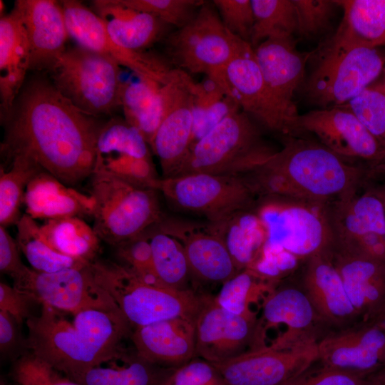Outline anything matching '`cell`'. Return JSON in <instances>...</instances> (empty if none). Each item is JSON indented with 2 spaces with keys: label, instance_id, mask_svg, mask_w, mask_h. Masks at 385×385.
I'll use <instances>...</instances> for the list:
<instances>
[{
  "label": "cell",
  "instance_id": "cell-2",
  "mask_svg": "<svg viewBox=\"0 0 385 385\" xmlns=\"http://www.w3.org/2000/svg\"><path fill=\"white\" fill-rule=\"evenodd\" d=\"M283 147L242 175L260 198L331 203L360 186L363 170L320 143L283 136Z\"/></svg>",
  "mask_w": 385,
  "mask_h": 385
},
{
  "label": "cell",
  "instance_id": "cell-56",
  "mask_svg": "<svg viewBox=\"0 0 385 385\" xmlns=\"http://www.w3.org/2000/svg\"><path fill=\"white\" fill-rule=\"evenodd\" d=\"M374 322H379L385 325V303L378 317Z\"/></svg>",
  "mask_w": 385,
  "mask_h": 385
},
{
  "label": "cell",
  "instance_id": "cell-27",
  "mask_svg": "<svg viewBox=\"0 0 385 385\" xmlns=\"http://www.w3.org/2000/svg\"><path fill=\"white\" fill-rule=\"evenodd\" d=\"M331 259L359 317L375 321L385 303V264L334 248Z\"/></svg>",
  "mask_w": 385,
  "mask_h": 385
},
{
  "label": "cell",
  "instance_id": "cell-51",
  "mask_svg": "<svg viewBox=\"0 0 385 385\" xmlns=\"http://www.w3.org/2000/svg\"><path fill=\"white\" fill-rule=\"evenodd\" d=\"M298 259L284 250L267 244L260 257L251 268L263 276L279 282L298 264Z\"/></svg>",
  "mask_w": 385,
  "mask_h": 385
},
{
  "label": "cell",
  "instance_id": "cell-40",
  "mask_svg": "<svg viewBox=\"0 0 385 385\" xmlns=\"http://www.w3.org/2000/svg\"><path fill=\"white\" fill-rule=\"evenodd\" d=\"M16 226V243L33 270L52 273L69 268H81L89 264L54 250L45 239L41 226L27 214L21 215Z\"/></svg>",
  "mask_w": 385,
  "mask_h": 385
},
{
  "label": "cell",
  "instance_id": "cell-43",
  "mask_svg": "<svg viewBox=\"0 0 385 385\" xmlns=\"http://www.w3.org/2000/svg\"><path fill=\"white\" fill-rule=\"evenodd\" d=\"M383 78L352 98L347 107L379 142L385 151V68Z\"/></svg>",
  "mask_w": 385,
  "mask_h": 385
},
{
  "label": "cell",
  "instance_id": "cell-36",
  "mask_svg": "<svg viewBox=\"0 0 385 385\" xmlns=\"http://www.w3.org/2000/svg\"><path fill=\"white\" fill-rule=\"evenodd\" d=\"M189 87L193 102L191 147L227 116L241 108L234 97L210 76L200 82L191 78Z\"/></svg>",
  "mask_w": 385,
  "mask_h": 385
},
{
  "label": "cell",
  "instance_id": "cell-38",
  "mask_svg": "<svg viewBox=\"0 0 385 385\" xmlns=\"http://www.w3.org/2000/svg\"><path fill=\"white\" fill-rule=\"evenodd\" d=\"M278 282L253 269L246 268L222 283L214 299L218 305L234 314L257 317L252 305L260 301L263 303Z\"/></svg>",
  "mask_w": 385,
  "mask_h": 385
},
{
  "label": "cell",
  "instance_id": "cell-52",
  "mask_svg": "<svg viewBox=\"0 0 385 385\" xmlns=\"http://www.w3.org/2000/svg\"><path fill=\"white\" fill-rule=\"evenodd\" d=\"M34 302L26 294L14 286L0 283V310L9 313L19 325L30 315V304Z\"/></svg>",
  "mask_w": 385,
  "mask_h": 385
},
{
  "label": "cell",
  "instance_id": "cell-32",
  "mask_svg": "<svg viewBox=\"0 0 385 385\" xmlns=\"http://www.w3.org/2000/svg\"><path fill=\"white\" fill-rule=\"evenodd\" d=\"M136 76L137 80L121 81L120 108L123 118L141 133L150 145L165 115L171 83L170 79L161 84Z\"/></svg>",
  "mask_w": 385,
  "mask_h": 385
},
{
  "label": "cell",
  "instance_id": "cell-35",
  "mask_svg": "<svg viewBox=\"0 0 385 385\" xmlns=\"http://www.w3.org/2000/svg\"><path fill=\"white\" fill-rule=\"evenodd\" d=\"M209 224L223 240L238 272L252 268L268 242L266 225L254 209L238 212L223 222Z\"/></svg>",
  "mask_w": 385,
  "mask_h": 385
},
{
  "label": "cell",
  "instance_id": "cell-53",
  "mask_svg": "<svg viewBox=\"0 0 385 385\" xmlns=\"http://www.w3.org/2000/svg\"><path fill=\"white\" fill-rule=\"evenodd\" d=\"M16 240L6 227L0 226V270L1 273L15 277L25 266L22 262Z\"/></svg>",
  "mask_w": 385,
  "mask_h": 385
},
{
  "label": "cell",
  "instance_id": "cell-14",
  "mask_svg": "<svg viewBox=\"0 0 385 385\" xmlns=\"http://www.w3.org/2000/svg\"><path fill=\"white\" fill-rule=\"evenodd\" d=\"M359 188L329 203L334 249L385 264V208L379 192Z\"/></svg>",
  "mask_w": 385,
  "mask_h": 385
},
{
  "label": "cell",
  "instance_id": "cell-10",
  "mask_svg": "<svg viewBox=\"0 0 385 385\" xmlns=\"http://www.w3.org/2000/svg\"><path fill=\"white\" fill-rule=\"evenodd\" d=\"M163 40L165 57L171 66L205 75L224 68L247 43L228 31L213 3L208 1L190 22Z\"/></svg>",
  "mask_w": 385,
  "mask_h": 385
},
{
  "label": "cell",
  "instance_id": "cell-54",
  "mask_svg": "<svg viewBox=\"0 0 385 385\" xmlns=\"http://www.w3.org/2000/svg\"><path fill=\"white\" fill-rule=\"evenodd\" d=\"M17 322L9 313L0 310V350L8 353L16 344L18 339Z\"/></svg>",
  "mask_w": 385,
  "mask_h": 385
},
{
  "label": "cell",
  "instance_id": "cell-12",
  "mask_svg": "<svg viewBox=\"0 0 385 385\" xmlns=\"http://www.w3.org/2000/svg\"><path fill=\"white\" fill-rule=\"evenodd\" d=\"M213 78L260 126L282 137L301 133L298 121L280 106L267 88L250 43Z\"/></svg>",
  "mask_w": 385,
  "mask_h": 385
},
{
  "label": "cell",
  "instance_id": "cell-19",
  "mask_svg": "<svg viewBox=\"0 0 385 385\" xmlns=\"http://www.w3.org/2000/svg\"><path fill=\"white\" fill-rule=\"evenodd\" d=\"M257 319L234 314L204 296L195 319L196 356L217 364L252 350Z\"/></svg>",
  "mask_w": 385,
  "mask_h": 385
},
{
  "label": "cell",
  "instance_id": "cell-15",
  "mask_svg": "<svg viewBox=\"0 0 385 385\" xmlns=\"http://www.w3.org/2000/svg\"><path fill=\"white\" fill-rule=\"evenodd\" d=\"M150 149L141 133L124 118H110L98 135L94 170L106 172L136 187L157 190L160 178Z\"/></svg>",
  "mask_w": 385,
  "mask_h": 385
},
{
  "label": "cell",
  "instance_id": "cell-23",
  "mask_svg": "<svg viewBox=\"0 0 385 385\" xmlns=\"http://www.w3.org/2000/svg\"><path fill=\"white\" fill-rule=\"evenodd\" d=\"M14 8L30 47L29 71L48 73L67 49L70 37L61 4L54 0H16Z\"/></svg>",
  "mask_w": 385,
  "mask_h": 385
},
{
  "label": "cell",
  "instance_id": "cell-29",
  "mask_svg": "<svg viewBox=\"0 0 385 385\" xmlns=\"http://www.w3.org/2000/svg\"><path fill=\"white\" fill-rule=\"evenodd\" d=\"M30 47L22 20L13 8L0 19V118L3 124L25 84Z\"/></svg>",
  "mask_w": 385,
  "mask_h": 385
},
{
  "label": "cell",
  "instance_id": "cell-48",
  "mask_svg": "<svg viewBox=\"0 0 385 385\" xmlns=\"http://www.w3.org/2000/svg\"><path fill=\"white\" fill-rule=\"evenodd\" d=\"M292 1L297 15V33L307 38L318 35L329 26L337 5L330 0Z\"/></svg>",
  "mask_w": 385,
  "mask_h": 385
},
{
  "label": "cell",
  "instance_id": "cell-39",
  "mask_svg": "<svg viewBox=\"0 0 385 385\" xmlns=\"http://www.w3.org/2000/svg\"><path fill=\"white\" fill-rule=\"evenodd\" d=\"M156 225L145 233L149 238L159 280L164 286L173 289L190 290L188 284L193 277L183 244Z\"/></svg>",
  "mask_w": 385,
  "mask_h": 385
},
{
  "label": "cell",
  "instance_id": "cell-24",
  "mask_svg": "<svg viewBox=\"0 0 385 385\" xmlns=\"http://www.w3.org/2000/svg\"><path fill=\"white\" fill-rule=\"evenodd\" d=\"M156 226L183 244L194 278L222 284L238 272L223 240L209 223L197 227L163 217Z\"/></svg>",
  "mask_w": 385,
  "mask_h": 385
},
{
  "label": "cell",
  "instance_id": "cell-7",
  "mask_svg": "<svg viewBox=\"0 0 385 385\" xmlns=\"http://www.w3.org/2000/svg\"><path fill=\"white\" fill-rule=\"evenodd\" d=\"M48 73L63 96L91 115H112L120 108V66L104 55L77 45Z\"/></svg>",
  "mask_w": 385,
  "mask_h": 385
},
{
  "label": "cell",
  "instance_id": "cell-26",
  "mask_svg": "<svg viewBox=\"0 0 385 385\" xmlns=\"http://www.w3.org/2000/svg\"><path fill=\"white\" fill-rule=\"evenodd\" d=\"M138 356L155 366L177 368L196 356L195 319L176 317L134 328Z\"/></svg>",
  "mask_w": 385,
  "mask_h": 385
},
{
  "label": "cell",
  "instance_id": "cell-21",
  "mask_svg": "<svg viewBox=\"0 0 385 385\" xmlns=\"http://www.w3.org/2000/svg\"><path fill=\"white\" fill-rule=\"evenodd\" d=\"M318 360L367 376L385 366V325L372 322L331 333L317 342Z\"/></svg>",
  "mask_w": 385,
  "mask_h": 385
},
{
  "label": "cell",
  "instance_id": "cell-17",
  "mask_svg": "<svg viewBox=\"0 0 385 385\" xmlns=\"http://www.w3.org/2000/svg\"><path fill=\"white\" fill-rule=\"evenodd\" d=\"M317 342L267 346L214 365L228 385H284L317 361Z\"/></svg>",
  "mask_w": 385,
  "mask_h": 385
},
{
  "label": "cell",
  "instance_id": "cell-50",
  "mask_svg": "<svg viewBox=\"0 0 385 385\" xmlns=\"http://www.w3.org/2000/svg\"><path fill=\"white\" fill-rule=\"evenodd\" d=\"M284 385H364L366 376L327 366L317 361Z\"/></svg>",
  "mask_w": 385,
  "mask_h": 385
},
{
  "label": "cell",
  "instance_id": "cell-16",
  "mask_svg": "<svg viewBox=\"0 0 385 385\" xmlns=\"http://www.w3.org/2000/svg\"><path fill=\"white\" fill-rule=\"evenodd\" d=\"M60 2L69 36L78 46L104 55L139 76L161 84L170 79L174 68L165 57L145 51H130L120 47L112 40L94 11L79 1Z\"/></svg>",
  "mask_w": 385,
  "mask_h": 385
},
{
  "label": "cell",
  "instance_id": "cell-20",
  "mask_svg": "<svg viewBox=\"0 0 385 385\" xmlns=\"http://www.w3.org/2000/svg\"><path fill=\"white\" fill-rule=\"evenodd\" d=\"M321 322L304 290L277 286L262 306L252 350L264 346L268 330L282 326L285 327V332L270 346L287 348L318 342L317 327Z\"/></svg>",
  "mask_w": 385,
  "mask_h": 385
},
{
  "label": "cell",
  "instance_id": "cell-11",
  "mask_svg": "<svg viewBox=\"0 0 385 385\" xmlns=\"http://www.w3.org/2000/svg\"><path fill=\"white\" fill-rule=\"evenodd\" d=\"M385 68L378 48L327 44L305 87L308 100L322 108L348 103L374 82Z\"/></svg>",
  "mask_w": 385,
  "mask_h": 385
},
{
  "label": "cell",
  "instance_id": "cell-41",
  "mask_svg": "<svg viewBox=\"0 0 385 385\" xmlns=\"http://www.w3.org/2000/svg\"><path fill=\"white\" fill-rule=\"evenodd\" d=\"M9 170L1 167L0 226L16 224L21 215L26 188L31 180L43 170L31 158L17 155L6 160Z\"/></svg>",
  "mask_w": 385,
  "mask_h": 385
},
{
  "label": "cell",
  "instance_id": "cell-22",
  "mask_svg": "<svg viewBox=\"0 0 385 385\" xmlns=\"http://www.w3.org/2000/svg\"><path fill=\"white\" fill-rule=\"evenodd\" d=\"M190 78L185 71L175 68L166 113L150 144L159 160L162 178L175 175L191 145L193 102L189 87Z\"/></svg>",
  "mask_w": 385,
  "mask_h": 385
},
{
  "label": "cell",
  "instance_id": "cell-59",
  "mask_svg": "<svg viewBox=\"0 0 385 385\" xmlns=\"http://www.w3.org/2000/svg\"><path fill=\"white\" fill-rule=\"evenodd\" d=\"M0 385H10L5 380L1 379Z\"/></svg>",
  "mask_w": 385,
  "mask_h": 385
},
{
  "label": "cell",
  "instance_id": "cell-47",
  "mask_svg": "<svg viewBox=\"0 0 385 385\" xmlns=\"http://www.w3.org/2000/svg\"><path fill=\"white\" fill-rule=\"evenodd\" d=\"M158 385H228L212 363L195 357L164 374Z\"/></svg>",
  "mask_w": 385,
  "mask_h": 385
},
{
  "label": "cell",
  "instance_id": "cell-3",
  "mask_svg": "<svg viewBox=\"0 0 385 385\" xmlns=\"http://www.w3.org/2000/svg\"><path fill=\"white\" fill-rule=\"evenodd\" d=\"M42 306L26 320L29 352L72 379L97 365L130 334L119 309H86L73 314Z\"/></svg>",
  "mask_w": 385,
  "mask_h": 385
},
{
  "label": "cell",
  "instance_id": "cell-37",
  "mask_svg": "<svg viewBox=\"0 0 385 385\" xmlns=\"http://www.w3.org/2000/svg\"><path fill=\"white\" fill-rule=\"evenodd\" d=\"M41 230L48 244L58 252L86 263L97 259L101 240L82 218L47 220Z\"/></svg>",
  "mask_w": 385,
  "mask_h": 385
},
{
  "label": "cell",
  "instance_id": "cell-46",
  "mask_svg": "<svg viewBox=\"0 0 385 385\" xmlns=\"http://www.w3.org/2000/svg\"><path fill=\"white\" fill-rule=\"evenodd\" d=\"M12 376L16 385H82L30 352L17 359Z\"/></svg>",
  "mask_w": 385,
  "mask_h": 385
},
{
  "label": "cell",
  "instance_id": "cell-28",
  "mask_svg": "<svg viewBox=\"0 0 385 385\" xmlns=\"http://www.w3.org/2000/svg\"><path fill=\"white\" fill-rule=\"evenodd\" d=\"M331 254L317 255L307 259L303 290L323 323L347 328L359 317L332 261Z\"/></svg>",
  "mask_w": 385,
  "mask_h": 385
},
{
  "label": "cell",
  "instance_id": "cell-18",
  "mask_svg": "<svg viewBox=\"0 0 385 385\" xmlns=\"http://www.w3.org/2000/svg\"><path fill=\"white\" fill-rule=\"evenodd\" d=\"M300 132L314 134L322 145L342 158L383 163L379 142L346 106L314 110L299 115Z\"/></svg>",
  "mask_w": 385,
  "mask_h": 385
},
{
  "label": "cell",
  "instance_id": "cell-34",
  "mask_svg": "<svg viewBox=\"0 0 385 385\" xmlns=\"http://www.w3.org/2000/svg\"><path fill=\"white\" fill-rule=\"evenodd\" d=\"M164 374L120 345L97 365L71 379L82 385H158Z\"/></svg>",
  "mask_w": 385,
  "mask_h": 385
},
{
  "label": "cell",
  "instance_id": "cell-30",
  "mask_svg": "<svg viewBox=\"0 0 385 385\" xmlns=\"http://www.w3.org/2000/svg\"><path fill=\"white\" fill-rule=\"evenodd\" d=\"M94 12L112 40L130 51L142 52L170 33V26L154 15L130 9L119 0L93 1Z\"/></svg>",
  "mask_w": 385,
  "mask_h": 385
},
{
  "label": "cell",
  "instance_id": "cell-5",
  "mask_svg": "<svg viewBox=\"0 0 385 385\" xmlns=\"http://www.w3.org/2000/svg\"><path fill=\"white\" fill-rule=\"evenodd\" d=\"M274 152L264 143L260 125L239 110L191 146L173 177L194 173L242 176Z\"/></svg>",
  "mask_w": 385,
  "mask_h": 385
},
{
  "label": "cell",
  "instance_id": "cell-57",
  "mask_svg": "<svg viewBox=\"0 0 385 385\" xmlns=\"http://www.w3.org/2000/svg\"><path fill=\"white\" fill-rule=\"evenodd\" d=\"M379 193L383 200V203L385 208V186L383 188V189L381 191L379 192Z\"/></svg>",
  "mask_w": 385,
  "mask_h": 385
},
{
  "label": "cell",
  "instance_id": "cell-49",
  "mask_svg": "<svg viewBox=\"0 0 385 385\" xmlns=\"http://www.w3.org/2000/svg\"><path fill=\"white\" fill-rule=\"evenodd\" d=\"M212 3L228 31L250 43L255 22L251 0H213Z\"/></svg>",
  "mask_w": 385,
  "mask_h": 385
},
{
  "label": "cell",
  "instance_id": "cell-55",
  "mask_svg": "<svg viewBox=\"0 0 385 385\" xmlns=\"http://www.w3.org/2000/svg\"><path fill=\"white\" fill-rule=\"evenodd\" d=\"M364 385H385V366L367 376Z\"/></svg>",
  "mask_w": 385,
  "mask_h": 385
},
{
  "label": "cell",
  "instance_id": "cell-25",
  "mask_svg": "<svg viewBox=\"0 0 385 385\" xmlns=\"http://www.w3.org/2000/svg\"><path fill=\"white\" fill-rule=\"evenodd\" d=\"M254 51L270 91L280 106L298 121L294 96L304 79L310 53L297 49L294 36L268 38Z\"/></svg>",
  "mask_w": 385,
  "mask_h": 385
},
{
  "label": "cell",
  "instance_id": "cell-1",
  "mask_svg": "<svg viewBox=\"0 0 385 385\" xmlns=\"http://www.w3.org/2000/svg\"><path fill=\"white\" fill-rule=\"evenodd\" d=\"M103 123L63 96L49 78L37 76L25 83L3 123L1 152L6 160L27 156L66 185H75L94 171Z\"/></svg>",
  "mask_w": 385,
  "mask_h": 385
},
{
  "label": "cell",
  "instance_id": "cell-45",
  "mask_svg": "<svg viewBox=\"0 0 385 385\" xmlns=\"http://www.w3.org/2000/svg\"><path fill=\"white\" fill-rule=\"evenodd\" d=\"M115 247L120 264L143 280L153 284L164 286L155 272L152 250L145 232Z\"/></svg>",
  "mask_w": 385,
  "mask_h": 385
},
{
  "label": "cell",
  "instance_id": "cell-31",
  "mask_svg": "<svg viewBox=\"0 0 385 385\" xmlns=\"http://www.w3.org/2000/svg\"><path fill=\"white\" fill-rule=\"evenodd\" d=\"M26 214L33 219L93 216L95 200L43 170L29 183L24 197Z\"/></svg>",
  "mask_w": 385,
  "mask_h": 385
},
{
  "label": "cell",
  "instance_id": "cell-9",
  "mask_svg": "<svg viewBox=\"0 0 385 385\" xmlns=\"http://www.w3.org/2000/svg\"><path fill=\"white\" fill-rule=\"evenodd\" d=\"M157 191L175 210L202 217L211 224L254 209L260 199L242 176L208 173L161 178Z\"/></svg>",
  "mask_w": 385,
  "mask_h": 385
},
{
  "label": "cell",
  "instance_id": "cell-33",
  "mask_svg": "<svg viewBox=\"0 0 385 385\" xmlns=\"http://www.w3.org/2000/svg\"><path fill=\"white\" fill-rule=\"evenodd\" d=\"M335 1L342 7L344 17L329 43L366 48L385 45V0Z\"/></svg>",
  "mask_w": 385,
  "mask_h": 385
},
{
  "label": "cell",
  "instance_id": "cell-58",
  "mask_svg": "<svg viewBox=\"0 0 385 385\" xmlns=\"http://www.w3.org/2000/svg\"><path fill=\"white\" fill-rule=\"evenodd\" d=\"M4 11H5V7H4V2L2 1V0L0 1V14H1V17L4 16L5 14H4Z\"/></svg>",
  "mask_w": 385,
  "mask_h": 385
},
{
  "label": "cell",
  "instance_id": "cell-6",
  "mask_svg": "<svg viewBox=\"0 0 385 385\" xmlns=\"http://www.w3.org/2000/svg\"><path fill=\"white\" fill-rule=\"evenodd\" d=\"M91 177L93 227L101 240L116 247L163 219L157 190L132 185L102 170H94Z\"/></svg>",
  "mask_w": 385,
  "mask_h": 385
},
{
  "label": "cell",
  "instance_id": "cell-8",
  "mask_svg": "<svg viewBox=\"0 0 385 385\" xmlns=\"http://www.w3.org/2000/svg\"><path fill=\"white\" fill-rule=\"evenodd\" d=\"M268 232L267 244L298 259L331 254L334 237L329 203L279 197L262 198L257 211Z\"/></svg>",
  "mask_w": 385,
  "mask_h": 385
},
{
  "label": "cell",
  "instance_id": "cell-13",
  "mask_svg": "<svg viewBox=\"0 0 385 385\" xmlns=\"http://www.w3.org/2000/svg\"><path fill=\"white\" fill-rule=\"evenodd\" d=\"M14 287L41 306L76 314L86 309H118L111 297L94 280L88 264L52 273L26 265L13 278Z\"/></svg>",
  "mask_w": 385,
  "mask_h": 385
},
{
  "label": "cell",
  "instance_id": "cell-44",
  "mask_svg": "<svg viewBox=\"0 0 385 385\" xmlns=\"http://www.w3.org/2000/svg\"><path fill=\"white\" fill-rule=\"evenodd\" d=\"M123 5L155 16L171 26L179 29L196 15L202 0H119Z\"/></svg>",
  "mask_w": 385,
  "mask_h": 385
},
{
  "label": "cell",
  "instance_id": "cell-4",
  "mask_svg": "<svg viewBox=\"0 0 385 385\" xmlns=\"http://www.w3.org/2000/svg\"><path fill=\"white\" fill-rule=\"evenodd\" d=\"M95 282L113 299L133 328L165 319H195L204 296L148 283L120 263L95 260L88 264Z\"/></svg>",
  "mask_w": 385,
  "mask_h": 385
},
{
  "label": "cell",
  "instance_id": "cell-42",
  "mask_svg": "<svg viewBox=\"0 0 385 385\" xmlns=\"http://www.w3.org/2000/svg\"><path fill=\"white\" fill-rule=\"evenodd\" d=\"M254 26L250 41L253 48L270 38L291 37L298 22L292 0H251Z\"/></svg>",
  "mask_w": 385,
  "mask_h": 385
}]
</instances>
